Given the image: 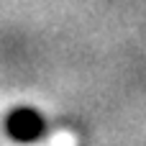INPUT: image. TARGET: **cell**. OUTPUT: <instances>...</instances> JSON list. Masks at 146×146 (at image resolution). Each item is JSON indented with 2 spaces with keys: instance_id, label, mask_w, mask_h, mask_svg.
Masks as SVG:
<instances>
[{
  "instance_id": "1",
  "label": "cell",
  "mask_w": 146,
  "mask_h": 146,
  "mask_svg": "<svg viewBox=\"0 0 146 146\" xmlns=\"http://www.w3.org/2000/svg\"><path fill=\"white\" fill-rule=\"evenodd\" d=\"M5 133L21 144H28L46 133V121L31 108H18L5 118Z\"/></svg>"
}]
</instances>
